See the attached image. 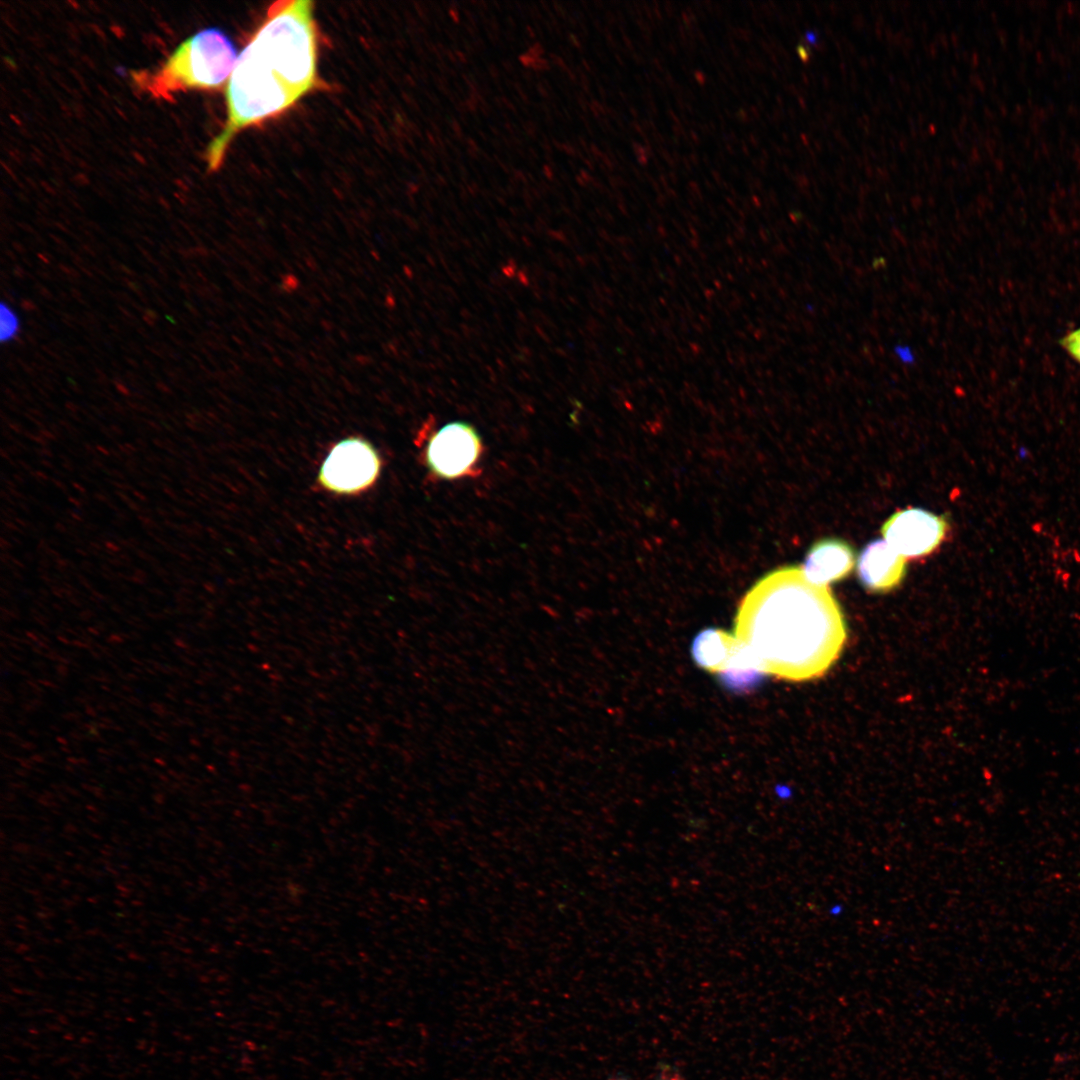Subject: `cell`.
<instances>
[{"instance_id":"obj_1","label":"cell","mask_w":1080,"mask_h":1080,"mask_svg":"<svg viewBox=\"0 0 1080 1080\" xmlns=\"http://www.w3.org/2000/svg\"><path fill=\"white\" fill-rule=\"evenodd\" d=\"M733 634L761 674L803 682L822 677L839 659L847 628L827 586L810 582L799 567L774 570L744 595Z\"/></svg>"},{"instance_id":"obj_2","label":"cell","mask_w":1080,"mask_h":1080,"mask_svg":"<svg viewBox=\"0 0 1080 1080\" xmlns=\"http://www.w3.org/2000/svg\"><path fill=\"white\" fill-rule=\"evenodd\" d=\"M319 87L314 2L272 3L238 55L226 84L227 118L208 145V170L221 166L238 133L284 113Z\"/></svg>"},{"instance_id":"obj_3","label":"cell","mask_w":1080,"mask_h":1080,"mask_svg":"<svg viewBox=\"0 0 1080 1080\" xmlns=\"http://www.w3.org/2000/svg\"><path fill=\"white\" fill-rule=\"evenodd\" d=\"M237 59L230 37L209 27L185 39L158 69L135 73L133 80L154 98L168 100L181 91L220 89Z\"/></svg>"},{"instance_id":"obj_4","label":"cell","mask_w":1080,"mask_h":1080,"mask_svg":"<svg viewBox=\"0 0 1080 1080\" xmlns=\"http://www.w3.org/2000/svg\"><path fill=\"white\" fill-rule=\"evenodd\" d=\"M423 432L421 457L433 479L456 480L480 473L483 445L472 425L457 421Z\"/></svg>"},{"instance_id":"obj_5","label":"cell","mask_w":1080,"mask_h":1080,"mask_svg":"<svg viewBox=\"0 0 1080 1080\" xmlns=\"http://www.w3.org/2000/svg\"><path fill=\"white\" fill-rule=\"evenodd\" d=\"M382 460L375 447L361 437H348L336 443L324 459L317 482L324 490L337 495H358L377 481Z\"/></svg>"},{"instance_id":"obj_6","label":"cell","mask_w":1080,"mask_h":1080,"mask_svg":"<svg viewBox=\"0 0 1080 1080\" xmlns=\"http://www.w3.org/2000/svg\"><path fill=\"white\" fill-rule=\"evenodd\" d=\"M945 520L919 508L894 513L883 525L884 540L904 558L931 553L944 538Z\"/></svg>"},{"instance_id":"obj_7","label":"cell","mask_w":1080,"mask_h":1080,"mask_svg":"<svg viewBox=\"0 0 1080 1080\" xmlns=\"http://www.w3.org/2000/svg\"><path fill=\"white\" fill-rule=\"evenodd\" d=\"M857 574L862 584L874 592L896 587L905 574V558L884 539L869 543L857 560Z\"/></svg>"},{"instance_id":"obj_8","label":"cell","mask_w":1080,"mask_h":1080,"mask_svg":"<svg viewBox=\"0 0 1080 1080\" xmlns=\"http://www.w3.org/2000/svg\"><path fill=\"white\" fill-rule=\"evenodd\" d=\"M854 562L853 550L847 543L824 539L811 547L801 569L810 582L827 586L847 576Z\"/></svg>"},{"instance_id":"obj_9","label":"cell","mask_w":1080,"mask_h":1080,"mask_svg":"<svg viewBox=\"0 0 1080 1080\" xmlns=\"http://www.w3.org/2000/svg\"><path fill=\"white\" fill-rule=\"evenodd\" d=\"M739 642L733 633L722 629L700 632L692 644L696 664L708 672L722 674L737 651Z\"/></svg>"},{"instance_id":"obj_10","label":"cell","mask_w":1080,"mask_h":1080,"mask_svg":"<svg viewBox=\"0 0 1080 1080\" xmlns=\"http://www.w3.org/2000/svg\"><path fill=\"white\" fill-rule=\"evenodd\" d=\"M20 323L16 312L6 303L0 306V338L7 342L15 338L19 331Z\"/></svg>"},{"instance_id":"obj_11","label":"cell","mask_w":1080,"mask_h":1080,"mask_svg":"<svg viewBox=\"0 0 1080 1080\" xmlns=\"http://www.w3.org/2000/svg\"><path fill=\"white\" fill-rule=\"evenodd\" d=\"M1058 343L1065 353L1080 365V326L1064 334Z\"/></svg>"}]
</instances>
